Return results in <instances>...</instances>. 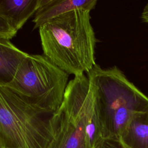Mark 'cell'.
Masks as SVG:
<instances>
[{"label": "cell", "instance_id": "1", "mask_svg": "<svg viewBox=\"0 0 148 148\" xmlns=\"http://www.w3.org/2000/svg\"><path fill=\"white\" fill-rule=\"evenodd\" d=\"M90 19V11L75 10L39 28L44 56L69 75L88 73L96 64L97 39Z\"/></svg>", "mask_w": 148, "mask_h": 148}, {"label": "cell", "instance_id": "2", "mask_svg": "<svg viewBox=\"0 0 148 148\" xmlns=\"http://www.w3.org/2000/svg\"><path fill=\"white\" fill-rule=\"evenodd\" d=\"M102 139L120 140L132 115L148 110V97L116 66L95 64L88 72Z\"/></svg>", "mask_w": 148, "mask_h": 148}, {"label": "cell", "instance_id": "3", "mask_svg": "<svg viewBox=\"0 0 148 148\" xmlns=\"http://www.w3.org/2000/svg\"><path fill=\"white\" fill-rule=\"evenodd\" d=\"M52 115L0 85V142L5 148H47L54 135Z\"/></svg>", "mask_w": 148, "mask_h": 148}, {"label": "cell", "instance_id": "4", "mask_svg": "<svg viewBox=\"0 0 148 148\" xmlns=\"http://www.w3.org/2000/svg\"><path fill=\"white\" fill-rule=\"evenodd\" d=\"M69 74L44 55L28 54L6 86L28 103L53 114L60 107Z\"/></svg>", "mask_w": 148, "mask_h": 148}, {"label": "cell", "instance_id": "5", "mask_svg": "<svg viewBox=\"0 0 148 148\" xmlns=\"http://www.w3.org/2000/svg\"><path fill=\"white\" fill-rule=\"evenodd\" d=\"M95 108L92 86L84 74L68 82L63 101L52 115L53 139L47 148H91L87 140L86 127Z\"/></svg>", "mask_w": 148, "mask_h": 148}, {"label": "cell", "instance_id": "6", "mask_svg": "<svg viewBox=\"0 0 148 148\" xmlns=\"http://www.w3.org/2000/svg\"><path fill=\"white\" fill-rule=\"evenodd\" d=\"M97 3V0H40L32 20L34 28H39L50 20L75 10L91 11Z\"/></svg>", "mask_w": 148, "mask_h": 148}, {"label": "cell", "instance_id": "7", "mask_svg": "<svg viewBox=\"0 0 148 148\" xmlns=\"http://www.w3.org/2000/svg\"><path fill=\"white\" fill-rule=\"evenodd\" d=\"M40 3V0H0V16L18 31L35 14Z\"/></svg>", "mask_w": 148, "mask_h": 148}, {"label": "cell", "instance_id": "8", "mask_svg": "<svg viewBox=\"0 0 148 148\" xmlns=\"http://www.w3.org/2000/svg\"><path fill=\"white\" fill-rule=\"evenodd\" d=\"M28 55L10 39L0 38V85L6 86L13 80L20 63Z\"/></svg>", "mask_w": 148, "mask_h": 148}, {"label": "cell", "instance_id": "9", "mask_svg": "<svg viewBox=\"0 0 148 148\" xmlns=\"http://www.w3.org/2000/svg\"><path fill=\"white\" fill-rule=\"evenodd\" d=\"M120 140L129 148H148V110L132 115Z\"/></svg>", "mask_w": 148, "mask_h": 148}, {"label": "cell", "instance_id": "10", "mask_svg": "<svg viewBox=\"0 0 148 148\" xmlns=\"http://www.w3.org/2000/svg\"><path fill=\"white\" fill-rule=\"evenodd\" d=\"M17 31L0 16V38L11 39L17 34Z\"/></svg>", "mask_w": 148, "mask_h": 148}, {"label": "cell", "instance_id": "11", "mask_svg": "<svg viewBox=\"0 0 148 148\" xmlns=\"http://www.w3.org/2000/svg\"><path fill=\"white\" fill-rule=\"evenodd\" d=\"M94 148H129L120 140L102 139Z\"/></svg>", "mask_w": 148, "mask_h": 148}, {"label": "cell", "instance_id": "12", "mask_svg": "<svg viewBox=\"0 0 148 148\" xmlns=\"http://www.w3.org/2000/svg\"><path fill=\"white\" fill-rule=\"evenodd\" d=\"M141 18L143 21L148 24V3L144 6L141 14Z\"/></svg>", "mask_w": 148, "mask_h": 148}, {"label": "cell", "instance_id": "13", "mask_svg": "<svg viewBox=\"0 0 148 148\" xmlns=\"http://www.w3.org/2000/svg\"><path fill=\"white\" fill-rule=\"evenodd\" d=\"M0 148H5L3 145L2 144V143L0 142Z\"/></svg>", "mask_w": 148, "mask_h": 148}]
</instances>
